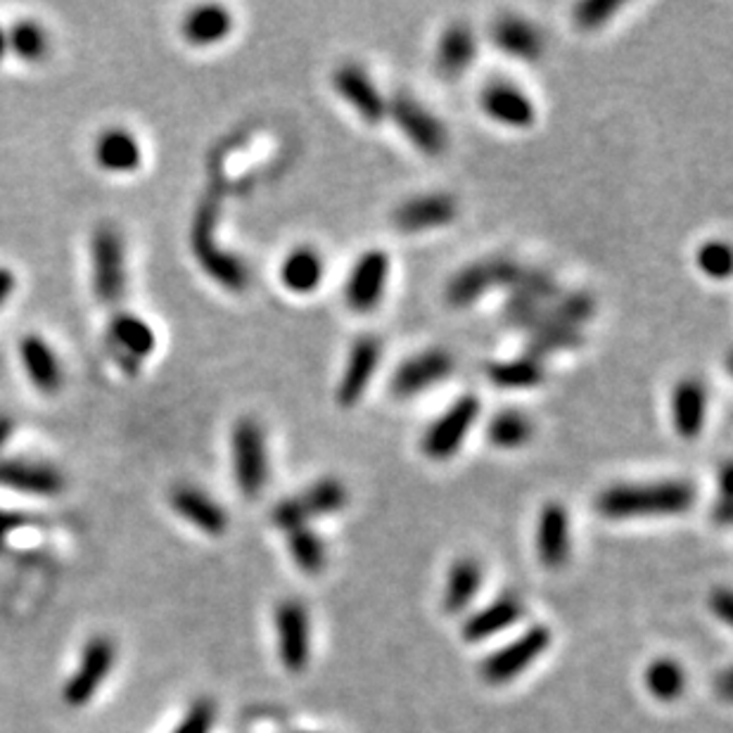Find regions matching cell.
<instances>
[{"label":"cell","instance_id":"obj_13","mask_svg":"<svg viewBox=\"0 0 733 733\" xmlns=\"http://www.w3.org/2000/svg\"><path fill=\"white\" fill-rule=\"evenodd\" d=\"M389 281V257L385 250L363 252L351 266L345 283L347 307L357 313H371L383 302Z\"/></svg>","mask_w":733,"mask_h":733},{"label":"cell","instance_id":"obj_20","mask_svg":"<svg viewBox=\"0 0 733 733\" xmlns=\"http://www.w3.org/2000/svg\"><path fill=\"white\" fill-rule=\"evenodd\" d=\"M172 506L183 520L209 536H221L228 530L226 508L192 484H178L172 492Z\"/></svg>","mask_w":733,"mask_h":733},{"label":"cell","instance_id":"obj_46","mask_svg":"<svg viewBox=\"0 0 733 733\" xmlns=\"http://www.w3.org/2000/svg\"><path fill=\"white\" fill-rule=\"evenodd\" d=\"M302 733H321V731H302Z\"/></svg>","mask_w":733,"mask_h":733},{"label":"cell","instance_id":"obj_24","mask_svg":"<svg viewBox=\"0 0 733 733\" xmlns=\"http://www.w3.org/2000/svg\"><path fill=\"white\" fill-rule=\"evenodd\" d=\"M20 359L26 375H29L32 385L36 389L46 392V395H55L62 387V365L44 337L38 335H24L20 343Z\"/></svg>","mask_w":733,"mask_h":733},{"label":"cell","instance_id":"obj_17","mask_svg":"<svg viewBox=\"0 0 733 733\" xmlns=\"http://www.w3.org/2000/svg\"><path fill=\"white\" fill-rule=\"evenodd\" d=\"M534 544L536 556H539V562L544 568L560 570L568 566L572 554V527L566 506L551 501L539 510Z\"/></svg>","mask_w":733,"mask_h":733},{"label":"cell","instance_id":"obj_2","mask_svg":"<svg viewBox=\"0 0 733 733\" xmlns=\"http://www.w3.org/2000/svg\"><path fill=\"white\" fill-rule=\"evenodd\" d=\"M216 224H219V207L212 200H204L195 214L190 245L192 254L198 259L200 269L209 278L219 283L224 290L243 293L250 285V269H247L240 257L219 247L216 243Z\"/></svg>","mask_w":733,"mask_h":733},{"label":"cell","instance_id":"obj_36","mask_svg":"<svg viewBox=\"0 0 733 733\" xmlns=\"http://www.w3.org/2000/svg\"><path fill=\"white\" fill-rule=\"evenodd\" d=\"M584 343L582 331L577 328H562V325H551V328H542L532 333V343L527 355L534 359H544V357H551L556 351H566V349H574Z\"/></svg>","mask_w":733,"mask_h":733},{"label":"cell","instance_id":"obj_12","mask_svg":"<svg viewBox=\"0 0 733 733\" xmlns=\"http://www.w3.org/2000/svg\"><path fill=\"white\" fill-rule=\"evenodd\" d=\"M380 361H383V343L375 335H361L355 339L335 389V399L343 409H355L363 399L380 369Z\"/></svg>","mask_w":733,"mask_h":733},{"label":"cell","instance_id":"obj_19","mask_svg":"<svg viewBox=\"0 0 733 733\" xmlns=\"http://www.w3.org/2000/svg\"><path fill=\"white\" fill-rule=\"evenodd\" d=\"M708 387L698 377H684L672 387L670 415L672 427L682 439H698L708 423Z\"/></svg>","mask_w":733,"mask_h":733},{"label":"cell","instance_id":"obj_45","mask_svg":"<svg viewBox=\"0 0 733 733\" xmlns=\"http://www.w3.org/2000/svg\"><path fill=\"white\" fill-rule=\"evenodd\" d=\"M5 52H8V34L3 32V26H0V60L5 58Z\"/></svg>","mask_w":733,"mask_h":733},{"label":"cell","instance_id":"obj_32","mask_svg":"<svg viewBox=\"0 0 733 733\" xmlns=\"http://www.w3.org/2000/svg\"><path fill=\"white\" fill-rule=\"evenodd\" d=\"M487 437L496 449H506V451L522 449L534 437V423L527 413L506 409V411L494 413L489 427H487Z\"/></svg>","mask_w":733,"mask_h":733},{"label":"cell","instance_id":"obj_8","mask_svg":"<svg viewBox=\"0 0 733 733\" xmlns=\"http://www.w3.org/2000/svg\"><path fill=\"white\" fill-rule=\"evenodd\" d=\"M456 369V361L447 349H425L418 355L403 359L395 375H392L389 392L397 399H411L423 392L442 385Z\"/></svg>","mask_w":733,"mask_h":733},{"label":"cell","instance_id":"obj_30","mask_svg":"<svg viewBox=\"0 0 733 733\" xmlns=\"http://www.w3.org/2000/svg\"><path fill=\"white\" fill-rule=\"evenodd\" d=\"M487 377L499 389H532L544 383L546 369L539 359L525 355L510 361L492 363L487 369Z\"/></svg>","mask_w":733,"mask_h":733},{"label":"cell","instance_id":"obj_23","mask_svg":"<svg viewBox=\"0 0 733 733\" xmlns=\"http://www.w3.org/2000/svg\"><path fill=\"white\" fill-rule=\"evenodd\" d=\"M492 41L504 55L518 62H536L544 55V38L539 29L522 17H499L492 26Z\"/></svg>","mask_w":733,"mask_h":733},{"label":"cell","instance_id":"obj_39","mask_svg":"<svg viewBox=\"0 0 733 733\" xmlns=\"http://www.w3.org/2000/svg\"><path fill=\"white\" fill-rule=\"evenodd\" d=\"M216 708L212 700H198L192 708L181 719V724L174 729V733H212Z\"/></svg>","mask_w":733,"mask_h":733},{"label":"cell","instance_id":"obj_44","mask_svg":"<svg viewBox=\"0 0 733 733\" xmlns=\"http://www.w3.org/2000/svg\"><path fill=\"white\" fill-rule=\"evenodd\" d=\"M15 432V421L10 415H0V449L5 447V442L12 437Z\"/></svg>","mask_w":733,"mask_h":733},{"label":"cell","instance_id":"obj_28","mask_svg":"<svg viewBox=\"0 0 733 733\" xmlns=\"http://www.w3.org/2000/svg\"><path fill=\"white\" fill-rule=\"evenodd\" d=\"M96 160L104 172L131 174L142 162L140 142L126 128H108L96 142Z\"/></svg>","mask_w":733,"mask_h":733},{"label":"cell","instance_id":"obj_5","mask_svg":"<svg viewBox=\"0 0 733 733\" xmlns=\"http://www.w3.org/2000/svg\"><path fill=\"white\" fill-rule=\"evenodd\" d=\"M480 411L482 406L475 395L458 397L447 411L425 427L421 437V451L425 458L430 461H451L473 432Z\"/></svg>","mask_w":733,"mask_h":733},{"label":"cell","instance_id":"obj_6","mask_svg":"<svg viewBox=\"0 0 733 733\" xmlns=\"http://www.w3.org/2000/svg\"><path fill=\"white\" fill-rule=\"evenodd\" d=\"M548 646H551V630L546 624H532L525 634H520L510 644L494 650L489 658H484L480 664V676L492 686H504L530 670Z\"/></svg>","mask_w":733,"mask_h":733},{"label":"cell","instance_id":"obj_27","mask_svg":"<svg viewBox=\"0 0 733 733\" xmlns=\"http://www.w3.org/2000/svg\"><path fill=\"white\" fill-rule=\"evenodd\" d=\"M325 278V261L319 250L309 245L295 247L281 264V283L295 295L316 293Z\"/></svg>","mask_w":733,"mask_h":733},{"label":"cell","instance_id":"obj_37","mask_svg":"<svg viewBox=\"0 0 733 733\" xmlns=\"http://www.w3.org/2000/svg\"><path fill=\"white\" fill-rule=\"evenodd\" d=\"M618 0H584V3L574 5L572 22L582 32H598L600 26H606L614 12H620Z\"/></svg>","mask_w":733,"mask_h":733},{"label":"cell","instance_id":"obj_9","mask_svg":"<svg viewBox=\"0 0 733 733\" xmlns=\"http://www.w3.org/2000/svg\"><path fill=\"white\" fill-rule=\"evenodd\" d=\"M515 266V261L510 259L475 261V264L463 266L461 271L454 273L451 281L447 283V290H444V297L456 309L473 307L480 297L496 290V287H508Z\"/></svg>","mask_w":733,"mask_h":733},{"label":"cell","instance_id":"obj_7","mask_svg":"<svg viewBox=\"0 0 733 733\" xmlns=\"http://www.w3.org/2000/svg\"><path fill=\"white\" fill-rule=\"evenodd\" d=\"M387 116L397 124L401 136L425 157H439L449 146L447 126L435 112H430L423 102L411 96H397L387 102Z\"/></svg>","mask_w":733,"mask_h":733},{"label":"cell","instance_id":"obj_40","mask_svg":"<svg viewBox=\"0 0 733 733\" xmlns=\"http://www.w3.org/2000/svg\"><path fill=\"white\" fill-rule=\"evenodd\" d=\"M712 518L719 525H729L731 522V468L724 465L722 470V489H719V504L712 508Z\"/></svg>","mask_w":733,"mask_h":733},{"label":"cell","instance_id":"obj_34","mask_svg":"<svg viewBox=\"0 0 733 733\" xmlns=\"http://www.w3.org/2000/svg\"><path fill=\"white\" fill-rule=\"evenodd\" d=\"M287 551L305 574H321L325 562H328V548H325L321 534L311 527H299L287 534Z\"/></svg>","mask_w":733,"mask_h":733},{"label":"cell","instance_id":"obj_42","mask_svg":"<svg viewBox=\"0 0 733 733\" xmlns=\"http://www.w3.org/2000/svg\"><path fill=\"white\" fill-rule=\"evenodd\" d=\"M731 604L733 600H731L729 588H717V592L710 596V610L724 622L731 620Z\"/></svg>","mask_w":733,"mask_h":733},{"label":"cell","instance_id":"obj_11","mask_svg":"<svg viewBox=\"0 0 733 733\" xmlns=\"http://www.w3.org/2000/svg\"><path fill=\"white\" fill-rule=\"evenodd\" d=\"M278 636V656L287 672L302 674L311 656V632H309V612L302 600L287 598L281 600L276 614H273Z\"/></svg>","mask_w":733,"mask_h":733},{"label":"cell","instance_id":"obj_21","mask_svg":"<svg viewBox=\"0 0 733 733\" xmlns=\"http://www.w3.org/2000/svg\"><path fill=\"white\" fill-rule=\"evenodd\" d=\"M477 58V36L473 32V26L465 22H454L447 29L442 32L437 52H435V64L437 72L449 78V82H456L461 78L470 67L475 64Z\"/></svg>","mask_w":733,"mask_h":733},{"label":"cell","instance_id":"obj_26","mask_svg":"<svg viewBox=\"0 0 733 733\" xmlns=\"http://www.w3.org/2000/svg\"><path fill=\"white\" fill-rule=\"evenodd\" d=\"M233 32V15L224 5H200L190 10L181 24V34L195 48H212L226 41Z\"/></svg>","mask_w":733,"mask_h":733},{"label":"cell","instance_id":"obj_10","mask_svg":"<svg viewBox=\"0 0 733 733\" xmlns=\"http://www.w3.org/2000/svg\"><path fill=\"white\" fill-rule=\"evenodd\" d=\"M94 290L104 305H116L126 290L124 238L112 226H100L94 235Z\"/></svg>","mask_w":733,"mask_h":733},{"label":"cell","instance_id":"obj_33","mask_svg":"<svg viewBox=\"0 0 733 733\" xmlns=\"http://www.w3.org/2000/svg\"><path fill=\"white\" fill-rule=\"evenodd\" d=\"M646 688L653 698L662 703H672L684 696L686 691V672L684 667L672 658H658L648 664L644 674Z\"/></svg>","mask_w":733,"mask_h":733},{"label":"cell","instance_id":"obj_16","mask_svg":"<svg viewBox=\"0 0 733 733\" xmlns=\"http://www.w3.org/2000/svg\"><path fill=\"white\" fill-rule=\"evenodd\" d=\"M480 108L499 126L525 131L536 122V104L520 86L492 82L480 90Z\"/></svg>","mask_w":733,"mask_h":733},{"label":"cell","instance_id":"obj_25","mask_svg":"<svg viewBox=\"0 0 733 733\" xmlns=\"http://www.w3.org/2000/svg\"><path fill=\"white\" fill-rule=\"evenodd\" d=\"M0 484L36 496H55L62 492L64 480L50 465L8 458V461H0Z\"/></svg>","mask_w":733,"mask_h":733},{"label":"cell","instance_id":"obj_38","mask_svg":"<svg viewBox=\"0 0 733 733\" xmlns=\"http://www.w3.org/2000/svg\"><path fill=\"white\" fill-rule=\"evenodd\" d=\"M698 269L712 281H726L731 276V250L722 240H708L698 250Z\"/></svg>","mask_w":733,"mask_h":733},{"label":"cell","instance_id":"obj_1","mask_svg":"<svg viewBox=\"0 0 733 733\" xmlns=\"http://www.w3.org/2000/svg\"><path fill=\"white\" fill-rule=\"evenodd\" d=\"M696 501L698 492L688 480L624 482L600 492L596 510L608 520L674 518L688 513Z\"/></svg>","mask_w":733,"mask_h":733},{"label":"cell","instance_id":"obj_31","mask_svg":"<svg viewBox=\"0 0 733 733\" xmlns=\"http://www.w3.org/2000/svg\"><path fill=\"white\" fill-rule=\"evenodd\" d=\"M110 333L114 345L134 359H148L157 347V335L150 328V323L136 316V313H116Z\"/></svg>","mask_w":733,"mask_h":733},{"label":"cell","instance_id":"obj_4","mask_svg":"<svg viewBox=\"0 0 733 733\" xmlns=\"http://www.w3.org/2000/svg\"><path fill=\"white\" fill-rule=\"evenodd\" d=\"M231 461L238 489L247 499H257L269 484V449L266 432L254 418L235 423L231 435Z\"/></svg>","mask_w":733,"mask_h":733},{"label":"cell","instance_id":"obj_43","mask_svg":"<svg viewBox=\"0 0 733 733\" xmlns=\"http://www.w3.org/2000/svg\"><path fill=\"white\" fill-rule=\"evenodd\" d=\"M15 285H17L15 273L10 269H0V307H3L8 302V297L15 293Z\"/></svg>","mask_w":733,"mask_h":733},{"label":"cell","instance_id":"obj_29","mask_svg":"<svg viewBox=\"0 0 733 733\" xmlns=\"http://www.w3.org/2000/svg\"><path fill=\"white\" fill-rule=\"evenodd\" d=\"M482 586V566L475 558H458L449 568L447 584H444L442 608L449 614H461L473 604Z\"/></svg>","mask_w":733,"mask_h":733},{"label":"cell","instance_id":"obj_41","mask_svg":"<svg viewBox=\"0 0 733 733\" xmlns=\"http://www.w3.org/2000/svg\"><path fill=\"white\" fill-rule=\"evenodd\" d=\"M22 525H26V518L22 513H17V510H3L0 508V548L5 546L8 542V536L20 530Z\"/></svg>","mask_w":733,"mask_h":733},{"label":"cell","instance_id":"obj_15","mask_svg":"<svg viewBox=\"0 0 733 733\" xmlns=\"http://www.w3.org/2000/svg\"><path fill=\"white\" fill-rule=\"evenodd\" d=\"M333 88L363 122L380 124L387 116V100L361 64L347 62L333 72Z\"/></svg>","mask_w":733,"mask_h":733},{"label":"cell","instance_id":"obj_18","mask_svg":"<svg viewBox=\"0 0 733 733\" xmlns=\"http://www.w3.org/2000/svg\"><path fill=\"white\" fill-rule=\"evenodd\" d=\"M458 216L456 198L449 192H425L403 200L392 219L401 233H427L454 224Z\"/></svg>","mask_w":733,"mask_h":733},{"label":"cell","instance_id":"obj_3","mask_svg":"<svg viewBox=\"0 0 733 733\" xmlns=\"http://www.w3.org/2000/svg\"><path fill=\"white\" fill-rule=\"evenodd\" d=\"M349 501V492L343 480L321 477L309 484L305 492L287 496L271 510V522L283 532H295L299 527H309L311 520L328 518L343 510Z\"/></svg>","mask_w":733,"mask_h":733},{"label":"cell","instance_id":"obj_22","mask_svg":"<svg viewBox=\"0 0 733 733\" xmlns=\"http://www.w3.org/2000/svg\"><path fill=\"white\" fill-rule=\"evenodd\" d=\"M522 614H525L522 600L515 594H501L499 598H494L492 604L470 614L461 634L465 641H470V644H480V641H487L496 634L510 630L515 622H520Z\"/></svg>","mask_w":733,"mask_h":733},{"label":"cell","instance_id":"obj_14","mask_svg":"<svg viewBox=\"0 0 733 733\" xmlns=\"http://www.w3.org/2000/svg\"><path fill=\"white\" fill-rule=\"evenodd\" d=\"M116 658V648L112 638L108 636H94L86 644L82 653V662H78L76 672L64 686V703L72 708H82L90 698L96 696V691L104 682V676L112 672V664Z\"/></svg>","mask_w":733,"mask_h":733},{"label":"cell","instance_id":"obj_35","mask_svg":"<svg viewBox=\"0 0 733 733\" xmlns=\"http://www.w3.org/2000/svg\"><path fill=\"white\" fill-rule=\"evenodd\" d=\"M8 48L24 62H41L48 55V36L41 24L32 20L17 22L8 34Z\"/></svg>","mask_w":733,"mask_h":733}]
</instances>
